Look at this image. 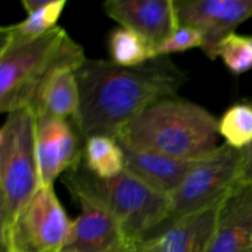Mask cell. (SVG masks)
Here are the masks:
<instances>
[{"mask_svg":"<svg viewBox=\"0 0 252 252\" xmlns=\"http://www.w3.org/2000/svg\"><path fill=\"white\" fill-rule=\"evenodd\" d=\"M218 120L191 101L162 98L145 108L118 134L122 147L184 160L207 157L219 147Z\"/></svg>","mask_w":252,"mask_h":252,"instance_id":"obj_2","label":"cell"},{"mask_svg":"<svg viewBox=\"0 0 252 252\" xmlns=\"http://www.w3.org/2000/svg\"><path fill=\"white\" fill-rule=\"evenodd\" d=\"M218 129L229 147L248 148L252 143V101L230 106L218 121Z\"/></svg>","mask_w":252,"mask_h":252,"instance_id":"obj_19","label":"cell"},{"mask_svg":"<svg viewBox=\"0 0 252 252\" xmlns=\"http://www.w3.org/2000/svg\"><path fill=\"white\" fill-rule=\"evenodd\" d=\"M71 196L80 206V214L73 220L70 238L62 252H132L139 245L98 202L83 194Z\"/></svg>","mask_w":252,"mask_h":252,"instance_id":"obj_10","label":"cell"},{"mask_svg":"<svg viewBox=\"0 0 252 252\" xmlns=\"http://www.w3.org/2000/svg\"><path fill=\"white\" fill-rule=\"evenodd\" d=\"M122 148L125 150L126 170L167 196L182 184L187 175L201 160L176 159L147 150Z\"/></svg>","mask_w":252,"mask_h":252,"instance_id":"obj_13","label":"cell"},{"mask_svg":"<svg viewBox=\"0 0 252 252\" xmlns=\"http://www.w3.org/2000/svg\"><path fill=\"white\" fill-rule=\"evenodd\" d=\"M175 11L179 26L201 32V49L213 61L221 42L252 17V0H175Z\"/></svg>","mask_w":252,"mask_h":252,"instance_id":"obj_9","label":"cell"},{"mask_svg":"<svg viewBox=\"0 0 252 252\" xmlns=\"http://www.w3.org/2000/svg\"><path fill=\"white\" fill-rule=\"evenodd\" d=\"M66 5L65 0H49L41 9L27 14L25 20L0 29V51L12 44L41 37L58 26V20Z\"/></svg>","mask_w":252,"mask_h":252,"instance_id":"obj_16","label":"cell"},{"mask_svg":"<svg viewBox=\"0 0 252 252\" xmlns=\"http://www.w3.org/2000/svg\"><path fill=\"white\" fill-rule=\"evenodd\" d=\"M243 150L221 144L202 158L182 184L170 194V214L155 236L175 221L213 208L241 184ZM154 236V238H155ZM153 238V239H154Z\"/></svg>","mask_w":252,"mask_h":252,"instance_id":"obj_6","label":"cell"},{"mask_svg":"<svg viewBox=\"0 0 252 252\" xmlns=\"http://www.w3.org/2000/svg\"><path fill=\"white\" fill-rule=\"evenodd\" d=\"M83 164L98 179H113L126 170L125 150L115 138L94 135L85 139Z\"/></svg>","mask_w":252,"mask_h":252,"instance_id":"obj_17","label":"cell"},{"mask_svg":"<svg viewBox=\"0 0 252 252\" xmlns=\"http://www.w3.org/2000/svg\"><path fill=\"white\" fill-rule=\"evenodd\" d=\"M241 181L252 186V143L243 150V175Z\"/></svg>","mask_w":252,"mask_h":252,"instance_id":"obj_22","label":"cell"},{"mask_svg":"<svg viewBox=\"0 0 252 252\" xmlns=\"http://www.w3.org/2000/svg\"><path fill=\"white\" fill-rule=\"evenodd\" d=\"M34 129L30 107L7 113L0 129V240L41 186Z\"/></svg>","mask_w":252,"mask_h":252,"instance_id":"obj_5","label":"cell"},{"mask_svg":"<svg viewBox=\"0 0 252 252\" xmlns=\"http://www.w3.org/2000/svg\"><path fill=\"white\" fill-rule=\"evenodd\" d=\"M73 220L53 186H39L0 240L1 252H62L70 238Z\"/></svg>","mask_w":252,"mask_h":252,"instance_id":"obj_7","label":"cell"},{"mask_svg":"<svg viewBox=\"0 0 252 252\" xmlns=\"http://www.w3.org/2000/svg\"><path fill=\"white\" fill-rule=\"evenodd\" d=\"M219 206L175 221L154 239H159L164 252H207Z\"/></svg>","mask_w":252,"mask_h":252,"instance_id":"obj_14","label":"cell"},{"mask_svg":"<svg viewBox=\"0 0 252 252\" xmlns=\"http://www.w3.org/2000/svg\"><path fill=\"white\" fill-rule=\"evenodd\" d=\"M207 252H252V186L241 182L219 206Z\"/></svg>","mask_w":252,"mask_h":252,"instance_id":"obj_12","label":"cell"},{"mask_svg":"<svg viewBox=\"0 0 252 252\" xmlns=\"http://www.w3.org/2000/svg\"><path fill=\"white\" fill-rule=\"evenodd\" d=\"M203 36L191 26H179L160 46L154 49V58L169 57L170 54L186 52L193 48H202Z\"/></svg>","mask_w":252,"mask_h":252,"instance_id":"obj_21","label":"cell"},{"mask_svg":"<svg viewBox=\"0 0 252 252\" xmlns=\"http://www.w3.org/2000/svg\"><path fill=\"white\" fill-rule=\"evenodd\" d=\"M218 58L234 75H240L252 69V44L249 36L236 32L229 34L218 48Z\"/></svg>","mask_w":252,"mask_h":252,"instance_id":"obj_20","label":"cell"},{"mask_svg":"<svg viewBox=\"0 0 252 252\" xmlns=\"http://www.w3.org/2000/svg\"><path fill=\"white\" fill-rule=\"evenodd\" d=\"M85 59L83 47L62 26L0 51V111L31 107L54 71L65 66L76 70Z\"/></svg>","mask_w":252,"mask_h":252,"instance_id":"obj_3","label":"cell"},{"mask_svg":"<svg viewBox=\"0 0 252 252\" xmlns=\"http://www.w3.org/2000/svg\"><path fill=\"white\" fill-rule=\"evenodd\" d=\"M34 113L44 112L54 117L74 121L79 110V88L75 69L61 68L44 83L31 105Z\"/></svg>","mask_w":252,"mask_h":252,"instance_id":"obj_15","label":"cell"},{"mask_svg":"<svg viewBox=\"0 0 252 252\" xmlns=\"http://www.w3.org/2000/svg\"><path fill=\"white\" fill-rule=\"evenodd\" d=\"M111 61L121 66H138L154 58V48L137 32L116 27L108 37Z\"/></svg>","mask_w":252,"mask_h":252,"instance_id":"obj_18","label":"cell"},{"mask_svg":"<svg viewBox=\"0 0 252 252\" xmlns=\"http://www.w3.org/2000/svg\"><path fill=\"white\" fill-rule=\"evenodd\" d=\"M48 1L49 0H22L21 4L24 9L26 10L27 14H30V12H33L43 7L44 5L48 4Z\"/></svg>","mask_w":252,"mask_h":252,"instance_id":"obj_24","label":"cell"},{"mask_svg":"<svg viewBox=\"0 0 252 252\" xmlns=\"http://www.w3.org/2000/svg\"><path fill=\"white\" fill-rule=\"evenodd\" d=\"M249 39H250V42H251V44H252V36H249Z\"/></svg>","mask_w":252,"mask_h":252,"instance_id":"obj_25","label":"cell"},{"mask_svg":"<svg viewBox=\"0 0 252 252\" xmlns=\"http://www.w3.org/2000/svg\"><path fill=\"white\" fill-rule=\"evenodd\" d=\"M63 181L70 194H83L105 207L137 244L152 240L169 218L170 197L128 170L102 180L81 161L76 169L66 172Z\"/></svg>","mask_w":252,"mask_h":252,"instance_id":"obj_4","label":"cell"},{"mask_svg":"<svg viewBox=\"0 0 252 252\" xmlns=\"http://www.w3.org/2000/svg\"><path fill=\"white\" fill-rule=\"evenodd\" d=\"M132 252H164L159 239H152V240L144 241L139 244Z\"/></svg>","mask_w":252,"mask_h":252,"instance_id":"obj_23","label":"cell"},{"mask_svg":"<svg viewBox=\"0 0 252 252\" xmlns=\"http://www.w3.org/2000/svg\"><path fill=\"white\" fill-rule=\"evenodd\" d=\"M75 76L79 110L73 122L84 140L94 135L117 139L130 121L153 103L176 95L187 79L169 57H157L138 66L86 58Z\"/></svg>","mask_w":252,"mask_h":252,"instance_id":"obj_1","label":"cell"},{"mask_svg":"<svg viewBox=\"0 0 252 252\" xmlns=\"http://www.w3.org/2000/svg\"><path fill=\"white\" fill-rule=\"evenodd\" d=\"M36 115V157L42 186H53L59 175L76 169L83 161L84 144L75 123L44 112Z\"/></svg>","mask_w":252,"mask_h":252,"instance_id":"obj_8","label":"cell"},{"mask_svg":"<svg viewBox=\"0 0 252 252\" xmlns=\"http://www.w3.org/2000/svg\"><path fill=\"white\" fill-rule=\"evenodd\" d=\"M103 10L120 26L140 34L154 49L179 27L175 0H108Z\"/></svg>","mask_w":252,"mask_h":252,"instance_id":"obj_11","label":"cell"}]
</instances>
